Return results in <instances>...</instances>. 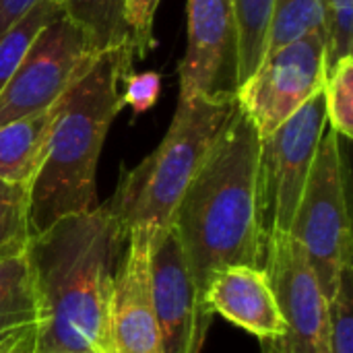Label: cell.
Wrapping results in <instances>:
<instances>
[{"mask_svg":"<svg viewBox=\"0 0 353 353\" xmlns=\"http://www.w3.org/2000/svg\"><path fill=\"white\" fill-rule=\"evenodd\" d=\"M186 10L188 43L178 66L180 97L236 99L240 41L232 0H188Z\"/></svg>","mask_w":353,"mask_h":353,"instance_id":"obj_10","label":"cell"},{"mask_svg":"<svg viewBox=\"0 0 353 353\" xmlns=\"http://www.w3.org/2000/svg\"><path fill=\"white\" fill-rule=\"evenodd\" d=\"M114 353H163L149 273V238L134 230L118 261L110 314Z\"/></svg>","mask_w":353,"mask_h":353,"instance_id":"obj_12","label":"cell"},{"mask_svg":"<svg viewBox=\"0 0 353 353\" xmlns=\"http://www.w3.org/2000/svg\"><path fill=\"white\" fill-rule=\"evenodd\" d=\"M29 188L0 180V261L27 248Z\"/></svg>","mask_w":353,"mask_h":353,"instance_id":"obj_20","label":"cell"},{"mask_svg":"<svg viewBox=\"0 0 353 353\" xmlns=\"http://www.w3.org/2000/svg\"><path fill=\"white\" fill-rule=\"evenodd\" d=\"M232 6L238 23V41H240L238 83L242 85L265 60L273 0H232Z\"/></svg>","mask_w":353,"mask_h":353,"instance_id":"obj_17","label":"cell"},{"mask_svg":"<svg viewBox=\"0 0 353 353\" xmlns=\"http://www.w3.org/2000/svg\"><path fill=\"white\" fill-rule=\"evenodd\" d=\"M130 48L97 54L58 99L46 157L29 186V232L99 207L97 161L114 118L124 108L122 83L132 72Z\"/></svg>","mask_w":353,"mask_h":353,"instance_id":"obj_3","label":"cell"},{"mask_svg":"<svg viewBox=\"0 0 353 353\" xmlns=\"http://www.w3.org/2000/svg\"><path fill=\"white\" fill-rule=\"evenodd\" d=\"M325 130V95L319 91L279 128L261 139L259 221L263 246L273 236L290 234Z\"/></svg>","mask_w":353,"mask_h":353,"instance_id":"obj_6","label":"cell"},{"mask_svg":"<svg viewBox=\"0 0 353 353\" xmlns=\"http://www.w3.org/2000/svg\"><path fill=\"white\" fill-rule=\"evenodd\" d=\"M259 151L261 134L236 103L172 217L199 304L209 319L205 294L217 273L238 265L263 269Z\"/></svg>","mask_w":353,"mask_h":353,"instance_id":"obj_2","label":"cell"},{"mask_svg":"<svg viewBox=\"0 0 353 353\" xmlns=\"http://www.w3.org/2000/svg\"><path fill=\"white\" fill-rule=\"evenodd\" d=\"M37 321L27 248L0 261V333Z\"/></svg>","mask_w":353,"mask_h":353,"instance_id":"obj_16","label":"cell"},{"mask_svg":"<svg viewBox=\"0 0 353 353\" xmlns=\"http://www.w3.org/2000/svg\"><path fill=\"white\" fill-rule=\"evenodd\" d=\"M54 116L56 105L46 112L0 124V180L27 188L33 184L46 157Z\"/></svg>","mask_w":353,"mask_h":353,"instance_id":"obj_14","label":"cell"},{"mask_svg":"<svg viewBox=\"0 0 353 353\" xmlns=\"http://www.w3.org/2000/svg\"><path fill=\"white\" fill-rule=\"evenodd\" d=\"M39 0H0V35L23 19Z\"/></svg>","mask_w":353,"mask_h":353,"instance_id":"obj_27","label":"cell"},{"mask_svg":"<svg viewBox=\"0 0 353 353\" xmlns=\"http://www.w3.org/2000/svg\"><path fill=\"white\" fill-rule=\"evenodd\" d=\"M122 85H124L122 101L124 105H130L134 114H143L151 110L161 93V77L153 70L128 72Z\"/></svg>","mask_w":353,"mask_h":353,"instance_id":"obj_25","label":"cell"},{"mask_svg":"<svg viewBox=\"0 0 353 353\" xmlns=\"http://www.w3.org/2000/svg\"><path fill=\"white\" fill-rule=\"evenodd\" d=\"M290 236L302 246L325 298L331 302L343 265L353 259V236L345 151L341 137L329 126L321 139Z\"/></svg>","mask_w":353,"mask_h":353,"instance_id":"obj_5","label":"cell"},{"mask_svg":"<svg viewBox=\"0 0 353 353\" xmlns=\"http://www.w3.org/2000/svg\"><path fill=\"white\" fill-rule=\"evenodd\" d=\"M236 99L178 97L161 143L128 170L105 205L122 232H143L149 242L172 225V217L223 130Z\"/></svg>","mask_w":353,"mask_h":353,"instance_id":"obj_4","label":"cell"},{"mask_svg":"<svg viewBox=\"0 0 353 353\" xmlns=\"http://www.w3.org/2000/svg\"><path fill=\"white\" fill-rule=\"evenodd\" d=\"M60 14L77 25L95 54L130 48L124 0H54ZM132 50V48H130Z\"/></svg>","mask_w":353,"mask_h":353,"instance_id":"obj_15","label":"cell"},{"mask_svg":"<svg viewBox=\"0 0 353 353\" xmlns=\"http://www.w3.org/2000/svg\"><path fill=\"white\" fill-rule=\"evenodd\" d=\"M149 273L163 353H201L211 319L203 312L176 230L149 242Z\"/></svg>","mask_w":353,"mask_h":353,"instance_id":"obj_11","label":"cell"},{"mask_svg":"<svg viewBox=\"0 0 353 353\" xmlns=\"http://www.w3.org/2000/svg\"><path fill=\"white\" fill-rule=\"evenodd\" d=\"M205 308L211 316L219 314L259 337L261 343L279 339L285 329L267 275L256 267L238 265L217 273L205 294Z\"/></svg>","mask_w":353,"mask_h":353,"instance_id":"obj_13","label":"cell"},{"mask_svg":"<svg viewBox=\"0 0 353 353\" xmlns=\"http://www.w3.org/2000/svg\"><path fill=\"white\" fill-rule=\"evenodd\" d=\"M95 52L83 31L58 14L35 37L0 91V124L50 110L91 66Z\"/></svg>","mask_w":353,"mask_h":353,"instance_id":"obj_7","label":"cell"},{"mask_svg":"<svg viewBox=\"0 0 353 353\" xmlns=\"http://www.w3.org/2000/svg\"><path fill=\"white\" fill-rule=\"evenodd\" d=\"M161 0H124V21L130 31L134 58H145L155 48L153 23Z\"/></svg>","mask_w":353,"mask_h":353,"instance_id":"obj_24","label":"cell"},{"mask_svg":"<svg viewBox=\"0 0 353 353\" xmlns=\"http://www.w3.org/2000/svg\"><path fill=\"white\" fill-rule=\"evenodd\" d=\"M37 350V325H23L0 333V353H35Z\"/></svg>","mask_w":353,"mask_h":353,"instance_id":"obj_26","label":"cell"},{"mask_svg":"<svg viewBox=\"0 0 353 353\" xmlns=\"http://www.w3.org/2000/svg\"><path fill=\"white\" fill-rule=\"evenodd\" d=\"M325 79V35L308 33L269 52L261 66L238 87L236 103L263 139L323 91Z\"/></svg>","mask_w":353,"mask_h":353,"instance_id":"obj_9","label":"cell"},{"mask_svg":"<svg viewBox=\"0 0 353 353\" xmlns=\"http://www.w3.org/2000/svg\"><path fill=\"white\" fill-rule=\"evenodd\" d=\"M58 14L60 8L54 0H39L23 19H19L4 35H0V91L10 81L41 29Z\"/></svg>","mask_w":353,"mask_h":353,"instance_id":"obj_19","label":"cell"},{"mask_svg":"<svg viewBox=\"0 0 353 353\" xmlns=\"http://www.w3.org/2000/svg\"><path fill=\"white\" fill-rule=\"evenodd\" d=\"M325 17V72L353 56V0H321Z\"/></svg>","mask_w":353,"mask_h":353,"instance_id":"obj_22","label":"cell"},{"mask_svg":"<svg viewBox=\"0 0 353 353\" xmlns=\"http://www.w3.org/2000/svg\"><path fill=\"white\" fill-rule=\"evenodd\" d=\"M263 271L275 294L283 335L263 341V353H329V300L302 250L290 236L265 242Z\"/></svg>","mask_w":353,"mask_h":353,"instance_id":"obj_8","label":"cell"},{"mask_svg":"<svg viewBox=\"0 0 353 353\" xmlns=\"http://www.w3.org/2000/svg\"><path fill=\"white\" fill-rule=\"evenodd\" d=\"M308 33L325 35V17L321 0H273L267 54Z\"/></svg>","mask_w":353,"mask_h":353,"instance_id":"obj_18","label":"cell"},{"mask_svg":"<svg viewBox=\"0 0 353 353\" xmlns=\"http://www.w3.org/2000/svg\"><path fill=\"white\" fill-rule=\"evenodd\" d=\"M122 244L126 234L105 205L29 238L35 353H114L110 314Z\"/></svg>","mask_w":353,"mask_h":353,"instance_id":"obj_1","label":"cell"},{"mask_svg":"<svg viewBox=\"0 0 353 353\" xmlns=\"http://www.w3.org/2000/svg\"><path fill=\"white\" fill-rule=\"evenodd\" d=\"M329 353H353V259L341 269L329 302Z\"/></svg>","mask_w":353,"mask_h":353,"instance_id":"obj_23","label":"cell"},{"mask_svg":"<svg viewBox=\"0 0 353 353\" xmlns=\"http://www.w3.org/2000/svg\"><path fill=\"white\" fill-rule=\"evenodd\" d=\"M327 126L335 130L341 139H353V56L343 58L331 74L325 79L323 87Z\"/></svg>","mask_w":353,"mask_h":353,"instance_id":"obj_21","label":"cell"}]
</instances>
